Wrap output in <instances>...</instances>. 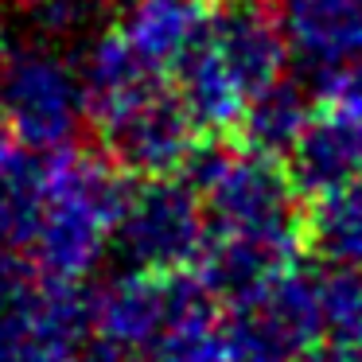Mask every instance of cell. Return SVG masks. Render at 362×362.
I'll return each instance as SVG.
<instances>
[{
    "mask_svg": "<svg viewBox=\"0 0 362 362\" xmlns=\"http://www.w3.org/2000/svg\"><path fill=\"white\" fill-rule=\"evenodd\" d=\"M304 250L327 265L362 269V172L304 203Z\"/></svg>",
    "mask_w": 362,
    "mask_h": 362,
    "instance_id": "7c38bea8",
    "label": "cell"
},
{
    "mask_svg": "<svg viewBox=\"0 0 362 362\" xmlns=\"http://www.w3.org/2000/svg\"><path fill=\"white\" fill-rule=\"evenodd\" d=\"M102 152L125 175H180L203 133L187 117L172 78H152L90 117Z\"/></svg>",
    "mask_w": 362,
    "mask_h": 362,
    "instance_id": "8992f818",
    "label": "cell"
},
{
    "mask_svg": "<svg viewBox=\"0 0 362 362\" xmlns=\"http://www.w3.org/2000/svg\"><path fill=\"white\" fill-rule=\"evenodd\" d=\"M199 43L234 78L245 102L261 86L288 74L292 63L273 0H214V8L203 16Z\"/></svg>",
    "mask_w": 362,
    "mask_h": 362,
    "instance_id": "52a82bcc",
    "label": "cell"
},
{
    "mask_svg": "<svg viewBox=\"0 0 362 362\" xmlns=\"http://www.w3.org/2000/svg\"><path fill=\"white\" fill-rule=\"evenodd\" d=\"M218 315V304L195 269L141 273L125 269L90 292V331L152 354L172 331Z\"/></svg>",
    "mask_w": 362,
    "mask_h": 362,
    "instance_id": "277c9868",
    "label": "cell"
},
{
    "mask_svg": "<svg viewBox=\"0 0 362 362\" xmlns=\"http://www.w3.org/2000/svg\"><path fill=\"white\" fill-rule=\"evenodd\" d=\"M203 16V0H121L113 32L148 66L172 74V66L195 47Z\"/></svg>",
    "mask_w": 362,
    "mask_h": 362,
    "instance_id": "30bf717a",
    "label": "cell"
},
{
    "mask_svg": "<svg viewBox=\"0 0 362 362\" xmlns=\"http://www.w3.org/2000/svg\"><path fill=\"white\" fill-rule=\"evenodd\" d=\"M148 362H238V358H234V346H230L226 323L218 315H211V320L172 331L148 354Z\"/></svg>",
    "mask_w": 362,
    "mask_h": 362,
    "instance_id": "9a60e30c",
    "label": "cell"
},
{
    "mask_svg": "<svg viewBox=\"0 0 362 362\" xmlns=\"http://www.w3.org/2000/svg\"><path fill=\"white\" fill-rule=\"evenodd\" d=\"M40 152L24 148L8 129H0V253L24 257L35 187H40Z\"/></svg>",
    "mask_w": 362,
    "mask_h": 362,
    "instance_id": "4fadbf2b",
    "label": "cell"
},
{
    "mask_svg": "<svg viewBox=\"0 0 362 362\" xmlns=\"http://www.w3.org/2000/svg\"><path fill=\"white\" fill-rule=\"evenodd\" d=\"M320 105H327V110L343 113L346 121H354V125L362 129V55L354 59V63L339 66V71L323 74L320 82Z\"/></svg>",
    "mask_w": 362,
    "mask_h": 362,
    "instance_id": "2e32d148",
    "label": "cell"
},
{
    "mask_svg": "<svg viewBox=\"0 0 362 362\" xmlns=\"http://www.w3.org/2000/svg\"><path fill=\"white\" fill-rule=\"evenodd\" d=\"M0 117L24 148L40 156L78 141L86 98L71 51L32 35L0 55Z\"/></svg>",
    "mask_w": 362,
    "mask_h": 362,
    "instance_id": "3957f363",
    "label": "cell"
},
{
    "mask_svg": "<svg viewBox=\"0 0 362 362\" xmlns=\"http://www.w3.org/2000/svg\"><path fill=\"white\" fill-rule=\"evenodd\" d=\"M125 199L121 168L105 152L66 148L43 152L35 211L24 242L32 273L86 284L113 250V226Z\"/></svg>",
    "mask_w": 362,
    "mask_h": 362,
    "instance_id": "6da1fadb",
    "label": "cell"
},
{
    "mask_svg": "<svg viewBox=\"0 0 362 362\" xmlns=\"http://www.w3.org/2000/svg\"><path fill=\"white\" fill-rule=\"evenodd\" d=\"M71 362H148L144 351H133L125 343H113V339H102L94 331H86V339L78 343Z\"/></svg>",
    "mask_w": 362,
    "mask_h": 362,
    "instance_id": "e0dca14e",
    "label": "cell"
},
{
    "mask_svg": "<svg viewBox=\"0 0 362 362\" xmlns=\"http://www.w3.org/2000/svg\"><path fill=\"white\" fill-rule=\"evenodd\" d=\"M288 55L312 74H331L362 55V0H273Z\"/></svg>",
    "mask_w": 362,
    "mask_h": 362,
    "instance_id": "ba28073f",
    "label": "cell"
},
{
    "mask_svg": "<svg viewBox=\"0 0 362 362\" xmlns=\"http://www.w3.org/2000/svg\"><path fill=\"white\" fill-rule=\"evenodd\" d=\"M35 40L55 47H78L102 28L110 0H20Z\"/></svg>",
    "mask_w": 362,
    "mask_h": 362,
    "instance_id": "5bb4252c",
    "label": "cell"
},
{
    "mask_svg": "<svg viewBox=\"0 0 362 362\" xmlns=\"http://www.w3.org/2000/svg\"><path fill=\"white\" fill-rule=\"evenodd\" d=\"M312 98H308L304 82L281 74L276 82L261 86L250 102L242 105V117H238L234 133L242 148L265 152V156L284 160V152L292 148V141L300 136V129L312 117Z\"/></svg>",
    "mask_w": 362,
    "mask_h": 362,
    "instance_id": "8fae6325",
    "label": "cell"
},
{
    "mask_svg": "<svg viewBox=\"0 0 362 362\" xmlns=\"http://www.w3.org/2000/svg\"><path fill=\"white\" fill-rule=\"evenodd\" d=\"M8 4L12 0H0V24H4V16H8Z\"/></svg>",
    "mask_w": 362,
    "mask_h": 362,
    "instance_id": "d6986e66",
    "label": "cell"
},
{
    "mask_svg": "<svg viewBox=\"0 0 362 362\" xmlns=\"http://www.w3.org/2000/svg\"><path fill=\"white\" fill-rule=\"evenodd\" d=\"M300 362H362V346H346V343H315L312 351L300 354Z\"/></svg>",
    "mask_w": 362,
    "mask_h": 362,
    "instance_id": "ac0fdd59",
    "label": "cell"
},
{
    "mask_svg": "<svg viewBox=\"0 0 362 362\" xmlns=\"http://www.w3.org/2000/svg\"><path fill=\"white\" fill-rule=\"evenodd\" d=\"M206 245V214L199 191L183 175H144L125 183L121 214L113 226V250L125 269L180 273L195 269Z\"/></svg>",
    "mask_w": 362,
    "mask_h": 362,
    "instance_id": "5b68a950",
    "label": "cell"
},
{
    "mask_svg": "<svg viewBox=\"0 0 362 362\" xmlns=\"http://www.w3.org/2000/svg\"><path fill=\"white\" fill-rule=\"evenodd\" d=\"M180 175L199 191L206 238L245 245L276 261H296L304 250V199L292 187L284 160L203 136Z\"/></svg>",
    "mask_w": 362,
    "mask_h": 362,
    "instance_id": "7a4b0ae2",
    "label": "cell"
},
{
    "mask_svg": "<svg viewBox=\"0 0 362 362\" xmlns=\"http://www.w3.org/2000/svg\"><path fill=\"white\" fill-rule=\"evenodd\" d=\"M284 168L304 203L327 195L362 172V129L346 121L343 113L320 105V110H312L292 148L284 152Z\"/></svg>",
    "mask_w": 362,
    "mask_h": 362,
    "instance_id": "9c48e42d",
    "label": "cell"
}]
</instances>
